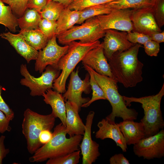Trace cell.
Here are the masks:
<instances>
[{
    "label": "cell",
    "instance_id": "1",
    "mask_svg": "<svg viewBox=\"0 0 164 164\" xmlns=\"http://www.w3.org/2000/svg\"><path fill=\"white\" fill-rule=\"evenodd\" d=\"M141 46L135 44L125 51L115 53L108 60L113 78L125 88L134 87L143 80L144 65L138 58Z\"/></svg>",
    "mask_w": 164,
    "mask_h": 164
},
{
    "label": "cell",
    "instance_id": "2",
    "mask_svg": "<svg viewBox=\"0 0 164 164\" xmlns=\"http://www.w3.org/2000/svg\"><path fill=\"white\" fill-rule=\"evenodd\" d=\"M67 134L66 126L61 122L57 125L54 129L51 140L39 148L29 157V161L41 162L78 150L82 135L67 138Z\"/></svg>",
    "mask_w": 164,
    "mask_h": 164
},
{
    "label": "cell",
    "instance_id": "3",
    "mask_svg": "<svg viewBox=\"0 0 164 164\" xmlns=\"http://www.w3.org/2000/svg\"><path fill=\"white\" fill-rule=\"evenodd\" d=\"M164 95V84L156 94L140 97L123 96L127 106L132 102L141 104L144 110V116L141 120L145 133V137L153 135L164 127V121L161 109V102Z\"/></svg>",
    "mask_w": 164,
    "mask_h": 164
},
{
    "label": "cell",
    "instance_id": "4",
    "mask_svg": "<svg viewBox=\"0 0 164 164\" xmlns=\"http://www.w3.org/2000/svg\"><path fill=\"white\" fill-rule=\"evenodd\" d=\"M89 68L112 107L111 113L105 118L112 122H115L116 117L121 118L123 120H136L138 113L134 109L127 108L123 96L118 92L117 82L113 78L99 74Z\"/></svg>",
    "mask_w": 164,
    "mask_h": 164
},
{
    "label": "cell",
    "instance_id": "5",
    "mask_svg": "<svg viewBox=\"0 0 164 164\" xmlns=\"http://www.w3.org/2000/svg\"><path fill=\"white\" fill-rule=\"evenodd\" d=\"M101 43L99 40L85 43L73 41L68 44L67 53L60 58L57 64V68L62 72L54 81L53 88L54 91L61 94L65 92L67 79L76 65L88 52Z\"/></svg>",
    "mask_w": 164,
    "mask_h": 164
},
{
    "label": "cell",
    "instance_id": "6",
    "mask_svg": "<svg viewBox=\"0 0 164 164\" xmlns=\"http://www.w3.org/2000/svg\"><path fill=\"white\" fill-rule=\"evenodd\" d=\"M55 119L51 113L42 115L29 108L24 111L22 132L26 139L29 153L33 154L42 145L39 141V134L44 130H51L54 125Z\"/></svg>",
    "mask_w": 164,
    "mask_h": 164
},
{
    "label": "cell",
    "instance_id": "7",
    "mask_svg": "<svg viewBox=\"0 0 164 164\" xmlns=\"http://www.w3.org/2000/svg\"><path fill=\"white\" fill-rule=\"evenodd\" d=\"M81 24L80 26H74L57 36L59 43L65 45L76 40H79L82 43H89L104 37L106 30L102 29L97 16L88 19Z\"/></svg>",
    "mask_w": 164,
    "mask_h": 164
},
{
    "label": "cell",
    "instance_id": "8",
    "mask_svg": "<svg viewBox=\"0 0 164 164\" xmlns=\"http://www.w3.org/2000/svg\"><path fill=\"white\" fill-rule=\"evenodd\" d=\"M45 69L40 77H36L30 73L26 64L20 65V72L24 78L21 79L20 83L29 88L32 96L42 95L47 90L53 88V83L60 74V70L56 67L49 65Z\"/></svg>",
    "mask_w": 164,
    "mask_h": 164
},
{
    "label": "cell",
    "instance_id": "9",
    "mask_svg": "<svg viewBox=\"0 0 164 164\" xmlns=\"http://www.w3.org/2000/svg\"><path fill=\"white\" fill-rule=\"evenodd\" d=\"M133 152L139 157L150 160L164 156V130L140 140L134 145Z\"/></svg>",
    "mask_w": 164,
    "mask_h": 164
},
{
    "label": "cell",
    "instance_id": "10",
    "mask_svg": "<svg viewBox=\"0 0 164 164\" xmlns=\"http://www.w3.org/2000/svg\"><path fill=\"white\" fill-rule=\"evenodd\" d=\"M56 35L49 39L45 46L38 51L35 64V70L42 73L49 65L57 67L60 58L67 52L69 45L62 46L58 44Z\"/></svg>",
    "mask_w": 164,
    "mask_h": 164
},
{
    "label": "cell",
    "instance_id": "11",
    "mask_svg": "<svg viewBox=\"0 0 164 164\" xmlns=\"http://www.w3.org/2000/svg\"><path fill=\"white\" fill-rule=\"evenodd\" d=\"M79 67L70 74V79L67 90L63 95L65 101H68L76 103L80 111L82 105L88 101L90 98L82 97V93L89 94L91 91L90 83L89 74H86L85 77L82 80L78 75Z\"/></svg>",
    "mask_w": 164,
    "mask_h": 164
},
{
    "label": "cell",
    "instance_id": "12",
    "mask_svg": "<svg viewBox=\"0 0 164 164\" xmlns=\"http://www.w3.org/2000/svg\"><path fill=\"white\" fill-rule=\"evenodd\" d=\"M132 10L113 9L109 13L97 17L103 30L112 29L129 32L133 30L131 19Z\"/></svg>",
    "mask_w": 164,
    "mask_h": 164
},
{
    "label": "cell",
    "instance_id": "13",
    "mask_svg": "<svg viewBox=\"0 0 164 164\" xmlns=\"http://www.w3.org/2000/svg\"><path fill=\"white\" fill-rule=\"evenodd\" d=\"M94 114V111H90L86 118L84 132L79 145L82 156V164H92L100 155L99 144L91 137V127Z\"/></svg>",
    "mask_w": 164,
    "mask_h": 164
},
{
    "label": "cell",
    "instance_id": "14",
    "mask_svg": "<svg viewBox=\"0 0 164 164\" xmlns=\"http://www.w3.org/2000/svg\"><path fill=\"white\" fill-rule=\"evenodd\" d=\"M153 6L133 9L131 15L132 31L149 35L162 31L155 20Z\"/></svg>",
    "mask_w": 164,
    "mask_h": 164
},
{
    "label": "cell",
    "instance_id": "15",
    "mask_svg": "<svg viewBox=\"0 0 164 164\" xmlns=\"http://www.w3.org/2000/svg\"><path fill=\"white\" fill-rule=\"evenodd\" d=\"M127 33L112 29L106 30L104 41L101 44L108 60L115 53L125 51L135 44L128 40Z\"/></svg>",
    "mask_w": 164,
    "mask_h": 164
},
{
    "label": "cell",
    "instance_id": "16",
    "mask_svg": "<svg viewBox=\"0 0 164 164\" xmlns=\"http://www.w3.org/2000/svg\"><path fill=\"white\" fill-rule=\"evenodd\" d=\"M97 126L98 130L95 133L96 138L101 140L111 139L115 142L117 146L121 148L123 152L127 151V145L121 131L118 123L111 122L105 118L99 121Z\"/></svg>",
    "mask_w": 164,
    "mask_h": 164
},
{
    "label": "cell",
    "instance_id": "17",
    "mask_svg": "<svg viewBox=\"0 0 164 164\" xmlns=\"http://www.w3.org/2000/svg\"><path fill=\"white\" fill-rule=\"evenodd\" d=\"M107 60L101 43L88 52L81 61L83 65L89 67L99 74L113 78Z\"/></svg>",
    "mask_w": 164,
    "mask_h": 164
},
{
    "label": "cell",
    "instance_id": "18",
    "mask_svg": "<svg viewBox=\"0 0 164 164\" xmlns=\"http://www.w3.org/2000/svg\"><path fill=\"white\" fill-rule=\"evenodd\" d=\"M0 36L7 40L27 63L37 59L38 51L28 43L20 33L14 34L8 32L1 33Z\"/></svg>",
    "mask_w": 164,
    "mask_h": 164
},
{
    "label": "cell",
    "instance_id": "19",
    "mask_svg": "<svg viewBox=\"0 0 164 164\" xmlns=\"http://www.w3.org/2000/svg\"><path fill=\"white\" fill-rule=\"evenodd\" d=\"M65 106L67 134L70 137L75 135H83L85 125L79 115V111L77 105L74 102L67 101H65Z\"/></svg>",
    "mask_w": 164,
    "mask_h": 164
},
{
    "label": "cell",
    "instance_id": "20",
    "mask_svg": "<svg viewBox=\"0 0 164 164\" xmlns=\"http://www.w3.org/2000/svg\"><path fill=\"white\" fill-rule=\"evenodd\" d=\"M42 96L44 97L45 102L51 106L52 114L56 118H59L61 123L66 127L65 103L62 94L50 89L47 90Z\"/></svg>",
    "mask_w": 164,
    "mask_h": 164
},
{
    "label": "cell",
    "instance_id": "21",
    "mask_svg": "<svg viewBox=\"0 0 164 164\" xmlns=\"http://www.w3.org/2000/svg\"><path fill=\"white\" fill-rule=\"evenodd\" d=\"M118 124L127 145H134L145 137V130L140 122L127 120H123Z\"/></svg>",
    "mask_w": 164,
    "mask_h": 164
},
{
    "label": "cell",
    "instance_id": "22",
    "mask_svg": "<svg viewBox=\"0 0 164 164\" xmlns=\"http://www.w3.org/2000/svg\"><path fill=\"white\" fill-rule=\"evenodd\" d=\"M80 11L65 8L56 21V36L69 29L77 24L80 18Z\"/></svg>",
    "mask_w": 164,
    "mask_h": 164
},
{
    "label": "cell",
    "instance_id": "23",
    "mask_svg": "<svg viewBox=\"0 0 164 164\" xmlns=\"http://www.w3.org/2000/svg\"><path fill=\"white\" fill-rule=\"evenodd\" d=\"M19 32L22 34L28 43L37 50L43 49L49 40L39 28L21 29Z\"/></svg>",
    "mask_w": 164,
    "mask_h": 164
},
{
    "label": "cell",
    "instance_id": "24",
    "mask_svg": "<svg viewBox=\"0 0 164 164\" xmlns=\"http://www.w3.org/2000/svg\"><path fill=\"white\" fill-rule=\"evenodd\" d=\"M41 19L38 12L27 8L22 16L17 19V22L21 29H36L39 28V23Z\"/></svg>",
    "mask_w": 164,
    "mask_h": 164
},
{
    "label": "cell",
    "instance_id": "25",
    "mask_svg": "<svg viewBox=\"0 0 164 164\" xmlns=\"http://www.w3.org/2000/svg\"><path fill=\"white\" fill-rule=\"evenodd\" d=\"M155 0H115L108 3L112 9H138L153 6Z\"/></svg>",
    "mask_w": 164,
    "mask_h": 164
},
{
    "label": "cell",
    "instance_id": "26",
    "mask_svg": "<svg viewBox=\"0 0 164 164\" xmlns=\"http://www.w3.org/2000/svg\"><path fill=\"white\" fill-rule=\"evenodd\" d=\"M0 24L4 25L12 32L16 31L18 26L17 18L12 12L11 7L6 6L0 0Z\"/></svg>",
    "mask_w": 164,
    "mask_h": 164
},
{
    "label": "cell",
    "instance_id": "27",
    "mask_svg": "<svg viewBox=\"0 0 164 164\" xmlns=\"http://www.w3.org/2000/svg\"><path fill=\"white\" fill-rule=\"evenodd\" d=\"M113 9L108 3L90 7L80 11V18L77 23L81 24L90 18L109 13Z\"/></svg>",
    "mask_w": 164,
    "mask_h": 164
},
{
    "label": "cell",
    "instance_id": "28",
    "mask_svg": "<svg viewBox=\"0 0 164 164\" xmlns=\"http://www.w3.org/2000/svg\"><path fill=\"white\" fill-rule=\"evenodd\" d=\"M66 7L58 2L49 0L45 7L39 13L42 18L56 21L62 11Z\"/></svg>",
    "mask_w": 164,
    "mask_h": 164
},
{
    "label": "cell",
    "instance_id": "29",
    "mask_svg": "<svg viewBox=\"0 0 164 164\" xmlns=\"http://www.w3.org/2000/svg\"><path fill=\"white\" fill-rule=\"evenodd\" d=\"M84 67L89 74L90 83L92 90V97L87 103L83 104L81 107L86 108L89 106L94 102L99 100H106L107 99L105 94L102 88L95 80L93 73L89 67L85 65H83Z\"/></svg>",
    "mask_w": 164,
    "mask_h": 164
},
{
    "label": "cell",
    "instance_id": "30",
    "mask_svg": "<svg viewBox=\"0 0 164 164\" xmlns=\"http://www.w3.org/2000/svg\"><path fill=\"white\" fill-rule=\"evenodd\" d=\"M80 151L78 150L54 158L50 159L46 164H77L80 158Z\"/></svg>",
    "mask_w": 164,
    "mask_h": 164
},
{
    "label": "cell",
    "instance_id": "31",
    "mask_svg": "<svg viewBox=\"0 0 164 164\" xmlns=\"http://www.w3.org/2000/svg\"><path fill=\"white\" fill-rule=\"evenodd\" d=\"M115 0H74L67 8L80 11L90 7L103 4Z\"/></svg>",
    "mask_w": 164,
    "mask_h": 164
},
{
    "label": "cell",
    "instance_id": "32",
    "mask_svg": "<svg viewBox=\"0 0 164 164\" xmlns=\"http://www.w3.org/2000/svg\"><path fill=\"white\" fill-rule=\"evenodd\" d=\"M56 21L42 18L39 25V29L49 39L56 35Z\"/></svg>",
    "mask_w": 164,
    "mask_h": 164
},
{
    "label": "cell",
    "instance_id": "33",
    "mask_svg": "<svg viewBox=\"0 0 164 164\" xmlns=\"http://www.w3.org/2000/svg\"><path fill=\"white\" fill-rule=\"evenodd\" d=\"M9 5L14 15L18 19L21 17L27 8L28 0H0Z\"/></svg>",
    "mask_w": 164,
    "mask_h": 164
},
{
    "label": "cell",
    "instance_id": "34",
    "mask_svg": "<svg viewBox=\"0 0 164 164\" xmlns=\"http://www.w3.org/2000/svg\"><path fill=\"white\" fill-rule=\"evenodd\" d=\"M153 8L155 20L161 28L164 25V0H155Z\"/></svg>",
    "mask_w": 164,
    "mask_h": 164
},
{
    "label": "cell",
    "instance_id": "35",
    "mask_svg": "<svg viewBox=\"0 0 164 164\" xmlns=\"http://www.w3.org/2000/svg\"><path fill=\"white\" fill-rule=\"evenodd\" d=\"M127 37L130 42L134 44L143 45L148 41L151 40L149 35L134 31L127 32Z\"/></svg>",
    "mask_w": 164,
    "mask_h": 164
},
{
    "label": "cell",
    "instance_id": "36",
    "mask_svg": "<svg viewBox=\"0 0 164 164\" xmlns=\"http://www.w3.org/2000/svg\"><path fill=\"white\" fill-rule=\"evenodd\" d=\"M145 51L151 56H157L160 51L159 44L152 40H149L144 44Z\"/></svg>",
    "mask_w": 164,
    "mask_h": 164
},
{
    "label": "cell",
    "instance_id": "37",
    "mask_svg": "<svg viewBox=\"0 0 164 164\" xmlns=\"http://www.w3.org/2000/svg\"><path fill=\"white\" fill-rule=\"evenodd\" d=\"M2 90V87L0 85V110L4 113L8 118L12 121L14 117V113L2 98L1 95Z\"/></svg>",
    "mask_w": 164,
    "mask_h": 164
},
{
    "label": "cell",
    "instance_id": "38",
    "mask_svg": "<svg viewBox=\"0 0 164 164\" xmlns=\"http://www.w3.org/2000/svg\"><path fill=\"white\" fill-rule=\"evenodd\" d=\"M49 0H28L27 8L35 10L39 13L45 7Z\"/></svg>",
    "mask_w": 164,
    "mask_h": 164
},
{
    "label": "cell",
    "instance_id": "39",
    "mask_svg": "<svg viewBox=\"0 0 164 164\" xmlns=\"http://www.w3.org/2000/svg\"><path fill=\"white\" fill-rule=\"evenodd\" d=\"M10 121L0 110V133H3L6 131H11L12 128L9 125Z\"/></svg>",
    "mask_w": 164,
    "mask_h": 164
},
{
    "label": "cell",
    "instance_id": "40",
    "mask_svg": "<svg viewBox=\"0 0 164 164\" xmlns=\"http://www.w3.org/2000/svg\"><path fill=\"white\" fill-rule=\"evenodd\" d=\"M110 164H129V160L121 153L116 154L109 159Z\"/></svg>",
    "mask_w": 164,
    "mask_h": 164
},
{
    "label": "cell",
    "instance_id": "41",
    "mask_svg": "<svg viewBox=\"0 0 164 164\" xmlns=\"http://www.w3.org/2000/svg\"><path fill=\"white\" fill-rule=\"evenodd\" d=\"M53 136V133L51 130L45 129L42 131L40 133L39 139L40 143L43 145L48 142L51 139Z\"/></svg>",
    "mask_w": 164,
    "mask_h": 164
},
{
    "label": "cell",
    "instance_id": "42",
    "mask_svg": "<svg viewBox=\"0 0 164 164\" xmlns=\"http://www.w3.org/2000/svg\"><path fill=\"white\" fill-rule=\"evenodd\" d=\"M5 136L2 135L0 137V164L2 163V160L9 153V150L6 149L4 144Z\"/></svg>",
    "mask_w": 164,
    "mask_h": 164
},
{
    "label": "cell",
    "instance_id": "43",
    "mask_svg": "<svg viewBox=\"0 0 164 164\" xmlns=\"http://www.w3.org/2000/svg\"><path fill=\"white\" fill-rule=\"evenodd\" d=\"M151 40L159 43L164 42V31L153 33L149 35Z\"/></svg>",
    "mask_w": 164,
    "mask_h": 164
},
{
    "label": "cell",
    "instance_id": "44",
    "mask_svg": "<svg viewBox=\"0 0 164 164\" xmlns=\"http://www.w3.org/2000/svg\"><path fill=\"white\" fill-rule=\"evenodd\" d=\"M52 0L61 3L66 7L68 6L74 0Z\"/></svg>",
    "mask_w": 164,
    "mask_h": 164
}]
</instances>
